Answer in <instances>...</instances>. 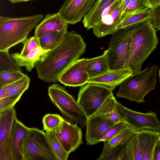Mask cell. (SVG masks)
<instances>
[{
  "mask_svg": "<svg viewBox=\"0 0 160 160\" xmlns=\"http://www.w3.org/2000/svg\"><path fill=\"white\" fill-rule=\"evenodd\" d=\"M86 47L81 35L67 31L59 44L45 53L37 64L38 78L48 82L58 81L62 73L83 54Z\"/></svg>",
  "mask_w": 160,
  "mask_h": 160,
  "instance_id": "obj_1",
  "label": "cell"
},
{
  "mask_svg": "<svg viewBox=\"0 0 160 160\" xmlns=\"http://www.w3.org/2000/svg\"><path fill=\"white\" fill-rule=\"evenodd\" d=\"M129 56L124 68H129L133 73L142 70L146 59L158 43L155 28L149 19L134 24Z\"/></svg>",
  "mask_w": 160,
  "mask_h": 160,
  "instance_id": "obj_2",
  "label": "cell"
},
{
  "mask_svg": "<svg viewBox=\"0 0 160 160\" xmlns=\"http://www.w3.org/2000/svg\"><path fill=\"white\" fill-rule=\"evenodd\" d=\"M43 16L41 14L19 18L0 17V51L9 50L24 43Z\"/></svg>",
  "mask_w": 160,
  "mask_h": 160,
  "instance_id": "obj_3",
  "label": "cell"
},
{
  "mask_svg": "<svg viewBox=\"0 0 160 160\" xmlns=\"http://www.w3.org/2000/svg\"><path fill=\"white\" fill-rule=\"evenodd\" d=\"M158 70V66L154 64L127 78L119 85L118 97L144 102L146 95L156 87Z\"/></svg>",
  "mask_w": 160,
  "mask_h": 160,
  "instance_id": "obj_4",
  "label": "cell"
},
{
  "mask_svg": "<svg viewBox=\"0 0 160 160\" xmlns=\"http://www.w3.org/2000/svg\"><path fill=\"white\" fill-rule=\"evenodd\" d=\"M133 26L118 29L112 34L106 50L110 70L124 68L129 56Z\"/></svg>",
  "mask_w": 160,
  "mask_h": 160,
  "instance_id": "obj_5",
  "label": "cell"
},
{
  "mask_svg": "<svg viewBox=\"0 0 160 160\" xmlns=\"http://www.w3.org/2000/svg\"><path fill=\"white\" fill-rule=\"evenodd\" d=\"M48 92L52 102L65 117L82 128L86 126L88 117L77 101L63 87L53 84L48 87Z\"/></svg>",
  "mask_w": 160,
  "mask_h": 160,
  "instance_id": "obj_6",
  "label": "cell"
},
{
  "mask_svg": "<svg viewBox=\"0 0 160 160\" xmlns=\"http://www.w3.org/2000/svg\"><path fill=\"white\" fill-rule=\"evenodd\" d=\"M22 160H57L46 139V132L29 128L22 148Z\"/></svg>",
  "mask_w": 160,
  "mask_h": 160,
  "instance_id": "obj_7",
  "label": "cell"
},
{
  "mask_svg": "<svg viewBox=\"0 0 160 160\" xmlns=\"http://www.w3.org/2000/svg\"><path fill=\"white\" fill-rule=\"evenodd\" d=\"M112 92L104 86L88 83L80 88L77 101L88 117L97 111Z\"/></svg>",
  "mask_w": 160,
  "mask_h": 160,
  "instance_id": "obj_8",
  "label": "cell"
},
{
  "mask_svg": "<svg viewBox=\"0 0 160 160\" xmlns=\"http://www.w3.org/2000/svg\"><path fill=\"white\" fill-rule=\"evenodd\" d=\"M117 106L124 122L137 131L143 129L155 131L160 130V121L154 112L143 113L135 111L123 106L118 101Z\"/></svg>",
  "mask_w": 160,
  "mask_h": 160,
  "instance_id": "obj_9",
  "label": "cell"
},
{
  "mask_svg": "<svg viewBox=\"0 0 160 160\" xmlns=\"http://www.w3.org/2000/svg\"><path fill=\"white\" fill-rule=\"evenodd\" d=\"M122 1L117 0L104 11L99 21L92 28L97 37L112 34L117 30L122 17Z\"/></svg>",
  "mask_w": 160,
  "mask_h": 160,
  "instance_id": "obj_10",
  "label": "cell"
},
{
  "mask_svg": "<svg viewBox=\"0 0 160 160\" xmlns=\"http://www.w3.org/2000/svg\"><path fill=\"white\" fill-rule=\"evenodd\" d=\"M54 133L63 149L69 154L83 143L81 128L77 123H72L64 119Z\"/></svg>",
  "mask_w": 160,
  "mask_h": 160,
  "instance_id": "obj_11",
  "label": "cell"
},
{
  "mask_svg": "<svg viewBox=\"0 0 160 160\" xmlns=\"http://www.w3.org/2000/svg\"><path fill=\"white\" fill-rule=\"evenodd\" d=\"M95 0H66L58 12L68 24L81 21L90 10Z\"/></svg>",
  "mask_w": 160,
  "mask_h": 160,
  "instance_id": "obj_12",
  "label": "cell"
},
{
  "mask_svg": "<svg viewBox=\"0 0 160 160\" xmlns=\"http://www.w3.org/2000/svg\"><path fill=\"white\" fill-rule=\"evenodd\" d=\"M88 59H78L69 66L60 76L58 81L69 87L83 86L89 79L87 71Z\"/></svg>",
  "mask_w": 160,
  "mask_h": 160,
  "instance_id": "obj_13",
  "label": "cell"
},
{
  "mask_svg": "<svg viewBox=\"0 0 160 160\" xmlns=\"http://www.w3.org/2000/svg\"><path fill=\"white\" fill-rule=\"evenodd\" d=\"M116 123L102 116L93 114L88 117L85 139L88 145L98 143L100 137L110 127Z\"/></svg>",
  "mask_w": 160,
  "mask_h": 160,
  "instance_id": "obj_14",
  "label": "cell"
},
{
  "mask_svg": "<svg viewBox=\"0 0 160 160\" xmlns=\"http://www.w3.org/2000/svg\"><path fill=\"white\" fill-rule=\"evenodd\" d=\"M132 70L129 68L109 70L98 76L89 79L88 83L102 85L112 91L125 79L132 75Z\"/></svg>",
  "mask_w": 160,
  "mask_h": 160,
  "instance_id": "obj_15",
  "label": "cell"
},
{
  "mask_svg": "<svg viewBox=\"0 0 160 160\" xmlns=\"http://www.w3.org/2000/svg\"><path fill=\"white\" fill-rule=\"evenodd\" d=\"M68 27V24L62 18L58 12L48 14L36 26L34 36L39 38Z\"/></svg>",
  "mask_w": 160,
  "mask_h": 160,
  "instance_id": "obj_16",
  "label": "cell"
},
{
  "mask_svg": "<svg viewBox=\"0 0 160 160\" xmlns=\"http://www.w3.org/2000/svg\"><path fill=\"white\" fill-rule=\"evenodd\" d=\"M137 133L143 160H152L154 148L159 138L158 131L143 129Z\"/></svg>",
  "mask_w": 160,
  "mask_h": 160,
  "instance_id": "obj_17",
  "label": "cell"
},
{
  "mask_svg": "<svg viewBox=\"0 0 160 160\" xmlns=\"http://www.w3.org/2000/svg\"><path fill=\"white\" fill-rule=\"evenodd\" d=\"M29 128L16 118L9 138L14 160H22V143Z\"/></svg>",
  "mask_w": 160,
  "mask_h": 160,
  "instance_id": "obj_18",
  "label": "cell"
},
{
  "mask_svg": "<svg viewBox=\"0 0 160 160\" xmlns=\"http://www.w3.org/2000/svg\"><path fill=\"white\" fill-rule=\"evenodd\" d=\"M130 125L108 140L105 141L99 156L96 159L103 160L113 149L120 145H125L132 135L137 132Z\"/></svg>",
  "mask_w": 160,
  "mask_h": 160,
  "instance_id": "obj_19",
  "label": "cell"
},
{
  "mask_svg": "<svg viewBox=\"0 0 160 160\" xmlns=\"http://www.w3.org/2000/svg\"><path fill=\"white\" fill-rule=\"evenodd\" d=\"M117 0H98L84 17L82 23L88 30L93 28L99 21L104 11Z\"/></svg>",
  "mask_w": 160,
  "mask_h": 160,
  "instance_id": "obj_20",
  "label": "cell"
},
{
  "mask_svg": "<svg viewBox=\"0 0 160 160\" xmlns=\"http://www.w3.org/2000/svg\"><path fill=\"white\" fill-rule=\"evenodd\" d=\"M49 51L39 47L25 56H21L18 52L12 54L11 55L19 66L24 67L28 71L30 72Z\"/></svg>",
  "mask_w": 160,
  "mask_h": 160,
  "instance_id": "obj_21",
  "label": "cell"
},
{
  "mask_svg": "<svg viewBox=\"0 0 160 160\" xmlns=\"http://www.w3.org/2000/svg\"><path fill=\"white\" fill-rule=\"evenodd\" d=\"M16 118L14 108L0 112V146L9 139Z\"/></svg>",
  "mask_w": 160,
  "mask_h": 160,
  "instance_id": "obj_22",
  "label": "cell"
},
{
  "mask_svg": "<svg viewBox=\"0 0 160 160\" xmlns=\"http://www.w3.org/2000/svg\"><path fill=\"white\" fill-rule=\"evenodd\" d=\"M117 102L112 93L93 114L102 116L111 120L115 123L124 122L119 112Z\"/></svg>",
  "mask_w": 160,
  "mask_h": 160,
  "instance_id": "obj_23",
  "label": "cell"
},
{
  "mask_svg": "<svg viewBox=\"0 0 160 160\" xmlns=\"http://www.w3.org/2000/svg\"><path fill=\"white\" fill-rule=\"evenodd\" d=\"M86 69L89 78L99 76L109 70L106 51L101 55L88 59Z\"/></svg>",
  "mask_w": 160,
  "mask_h": 160,
  "instance_id": "obj_24",
  "label": "cell"
},
{
  "mask_svg": "<svg viewBox=\"0 0 160 160\" xmlns=\"http://www.w3.org/2000/svg\"><path fill=\"white\" fill-rule=\"evenodd\" d=\"M151 12V8H149L122 15L117 30L149 19Z\"/></svg>",
  "mask_w": 160,
  "mask_h": 160,
  "instance_id": "obj_25",
  "label": "cell"
},
{
  "mask_svg": "<svg viewBox=\"0 0 160 160\" xmlns=\"http://www.w3.org/2000/svg\"><path fill=\"white\" fill-rule=\"evenodd\" d=\"M68 27L62 30L46 34L39 38V46L46 50H51L57 47L61 41L68 31Z\"/></svg>",
  "mask_w": 160,
  "mask_h": 160,
  "instance_id": "obj_26",
  "label": "cell"
},
{
  "mask_svg": "<svg viewBox=\"0 0 160 160\" xmlns=\"http://www.w3.org/2000/svg\"><path fill=\"white\" fill-rule=\"evenodd\" d=\"M47 142L57 160H67L69 155L63 149L54 132H46Z\"/></svg>",
  "mask_w": 160,
  "mask_h": 160,
  "instance_id": "obj_27",
  "label": "cell"
},
{
  "mask_svg": "<svg viewBox=\"0 0 160 160\" xmlns=\"http://www.w3.org/2000/svg\"><path fill=\"white\" fill-rule=\"evenodd\" d=\"M21 71L8 50L0 51V72Z\"/></svg>",
  "mask_w": 160,
  "mask_h": 160,
  "instance_id": "obj_28",
  "label": "cell"
},
{
  "mask_svg": "<svg viewBox=\"0 0 160 160\" xmlns=\"http://www.w3.org/2000/svg\"><path fill=\"white\" fill-rule=\"evenodd\" d=\"M137 132L132 135L125 145L128 160H143Z\"/></svg>",
  "mask_w": 160,
  "mask_h": 160,
  "instance_id": "obj_29",
  "label": "cell"
},
{
  "mask_svg": "<svg viewBox=\"0 0 160 160\" xmlns=\"http://www.w3.org/2000/svg\"><path fill=\"white\" fill-rule=\"evenodd\" d=\"M30 82V78L28 75L25 74L22 78L10 84L7 92L3 97L9 96H22L28 88Z\"/></svg>",
  "mask_w": 160,
  "mask_h": 160,
  "instance_id": "obj_30",
  "label": "cell"
},
{
  "mask_svg": "<svg viewBox=\"0 0 160 160\" xmlns=\"http://www.w3.org/2000/svg\"><path fill=\"white\" fill-rule=\"evenodd\" d=\"M64 119L58 114H47L42 118L44 130L46 132H55L59 128Z\"/></svg>",
  "mask_w": 160,
  "mask_h": 160,
  "instance_id": "obj_31",
  "label": "cell"
},
{
  "mask_svg": "<svg viewBox=\"0 0 160 160\" xmlns=\"http://www.w3.org/2000/svg\"><path fill=\"white\" fill-rule=\"evenodd\" d=\"M25 75L21 71L0 72V88L16 82Z\"/></svg>",
  "mask_w": 160,
  "mask_h": 160,
  "instance_id": "obj_32",
  "label": "cell"
},
{
  "mask_svg": "<svg viewBox=\"0 0 160 160\" xmlns=\"http://www.w3.org/2000/svg\"><path fill=\"white\" fill-rule=\"evenodd\" d=\"M129 125L125 122L116 123L109 128L100 137L98 142L108 140L127 127Z\"/></svg>",
  "mask_w": 160,
  "mask_h": 160,
  "instance_id": "obj_33",
  "label": "cell"
},
{
  "mask_svg": "<svg viewBox=\"0 0 160 160\" xmlns=\"http://www.w3.org/2000/svg\"><path fill=\"white\" fill-rule=\"evenodd\" d=\"M128 160L125 145L119 146L113 149L103 160Z\"/></svg>",
  "mask_w": 160,
  "mask_h": 160,
  "instance_id": "obj_34",
  "label": "cell"
},
{
  "mask_svg": "<svg viewBox=\"0 0 160 160\" xmlns=\"http://www.w3.org/2000/svg\"><path fill=\"white\" fill-rule=\"evenodd\" d=\"M150 8L148 0H132L122 15L128 13Z\"/></svg>",
  "mask_w": 160,
  "mask_h": 160,
  "instance_id": "obj_35",
  "label": "cell"
},
{
  "mask_svg": "<svg viewBox=\"0 0 160 160\" xmlns=\"http://www.w3.org/2000/svg\"><path fill=\"white\" fill-rule=\"evenodd\" d=\"M22 96H9L0 98V112L14 108Z\"/></svg>",
  "mask_w": 160,
  "mask_h": 160,
  "instance_id": "obj_36",
  "label": "cell"
},
{
  "mask_svg": "<svg viewBox=\"0 0 160 160\" xmlns=\"http://www.w3.org/2000/svg\"><path fill=\"white\" fill-rule=\"evenodd\" d=\"M40 47L38 39L35 36L27 39L23 43V47L19 53L22 56L27 55L32 50Z\"/></svg>",
  "mask_w": 160,
  "mask_h": 160,
  "instance_id": "obj_37",
  "label": "cell"
},
{
  "mask_svg": "<svg viewBox=\"0 0 160 160\" xmlns=\"http://www.w3.org/2000/svg\"><path fill=\"white\" fill-rule=\"evenodd\" d=\"M0 160H14L9 139L0 146Z\"/></svg>",
  "mask_w": 160,
  "mask_h": 160,
  "instance_id": "obj_38",
  "label": "cell"
},
{
  "mask_svg": "<svg viewBox=\"0 0 160 160\" xmlns=\"http://www.w3.org/2000/svg\"><path fill=\"white\" fill-rule=\"evenodd\" d=\"M150 22L154 28L160 29V5L151 8Z\"/></svg>",
  "mask_w": 160,
  "mask_h": 160,
  "instance_id": "obj_39",
  "label": "cell"
},
{
  "mask_svg": "<svg viewBox=\"0 0 160 160\" xmlns=\"http://www.w3.org/2000/svg\"><path fill=\"white\" fill-rule=\"evenodd\" d=\"M152 160H160V138H159L157 140L154 148Z\"/></svg>",
  "mask_w": 160,
  "mask_h": 160,
  "instance_id": "obj_40",
  "label": "cell"
},
{
  "mask_svg": "<svg viewBox=\"0 0 160 160\" xmlns=\"http://www.w3.org/2000/svg\"><path fill=\"white\" fill-rule=\"evenodd\" d=\"M132 0H122V15L125 10L130 4Z\"/></svg>",
  "mask_w": 160,
  "mask_h": 160,
  "instance_id": "obj_41",
  "label": "cell"
},
{
  "mask_svg": "<svg viewBox=\"0 0 160 160\" xmlns=\"http://www.w3.org/2000/svg\"><path fill=\"white\" fill-rule=\"evenodd\" d=\"M151 8L160 5V0H148Z\"/></svg>",
  "mask_w": 160,
  "mask_h": 160,
  "instance_id": "obj_42",
  "label": "cell"
},
{
  "mask_svg": "<svg viewBox=\"0 0 160 160\" xmlns=\"http://www.w3.org/2000/svg\"><path fill=\"white\" fill-rule=\"evenodd\" d=\"M12 4L16 3L26 2L29 1L34 0H8Z\"/></svg>",
  "mask_w": 160,
  "mask_h": 160,
  "instance_id": "obj_43",
  "label": "cell"
},
{
  "mask_svg": "<svg viewBox=\"0 0 160 160\" xmlns=\"http://www.w3.org/2000/svg\"><path fill=\"white\" fill-rule=\"evenodd\" d=\"M158 132L159 138H160V130L159 131H158Z\"/></svg>",
  "mask_w": 160,
  "mask_h": 160,
  "instance_id": "obj_44",
  "label": "cell"
},
{
  "mask_svg": "<svg viewBox=\"0 0 160 160\" xmlns=\"http://www.w3.org/2000/svg\"><path fill=\"white\" fill-rule=\"evenodd\" d=\"M159 78H160V69L159 70Z\"/></svg>",
  "mask_w": 160,
  "mask_h": 160,
  "instance_id": "obj_45",
  "label": "cell"
},
{
  "mask_svg": "<svg viewBox=\"0 0 160 160\" xmlns=\"http://www.w3.org/2000/svg\"></svg>",
  "mask_w": 160,
  "mask_h": 160,
  "instance_id": "obj_46",
  "label": "cell"
}]
</instances>
